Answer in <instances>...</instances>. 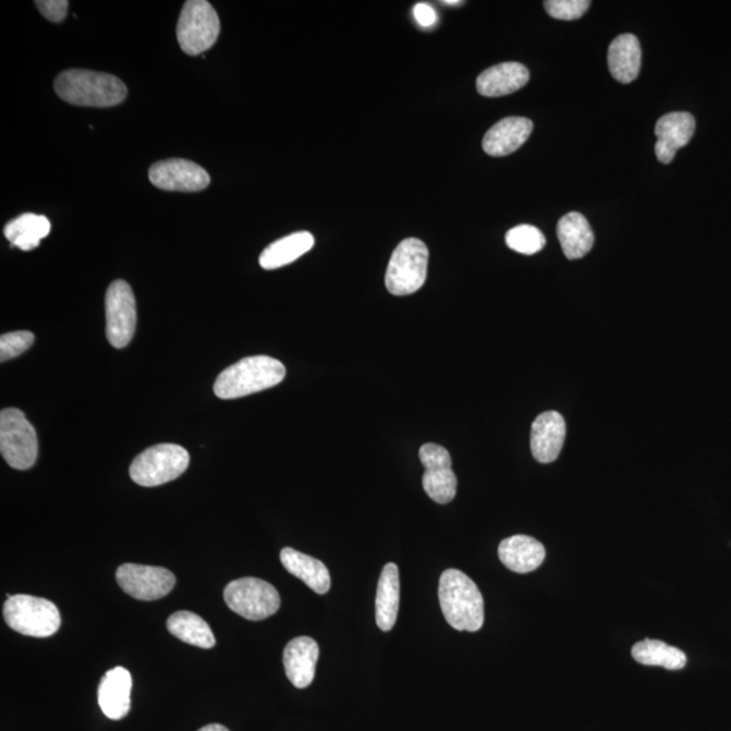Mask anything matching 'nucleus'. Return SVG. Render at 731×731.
<instances>
[{
    "label": "nucleus",
    "mask_w": 731,
    "mask_h": 731,
    "mask_svg": "<svg viewBox=\"0 0 731 731\" xmlns=\"http://www.w3.org/2000/svg\"><path fill=\"white\" fill-rule=\"evenodd\" d=\"M529 81L527 66L515 61L501 63L485 70L477 80V92L483 97H504L521 90Z\"/></svg>",
    "instance_id": "19"
},
{
    "label": "nucleus",
    "mask_w": 731,
    "mask_h": 731,
    "mask_svg": "<svg viewBox=\"0 0 731 731\" xmlns=\"http://www.w3.org/2000/svg\"><path fill=\"white\" fill-rule=\"evenodd\" d=\"M38 11L50 22L59 24L65 20L70 3L66 0H40L36 2Z\"/></svg>",
    "instance_id": "32"
},
{
    "label": "nucleus",
    "mask_w": 731,
    "mask_h": 731,
    "mask_svg": "<svg viewBox=\"0 0 731 731\" xmlns=\"http://www.w3.org/2000/svg\"><path fill=\"white\" fill-rule=\"evenodd\" d=\"M54 92L64 102L87 108H111L127 97L125 83L119 77L88 70L61 72Z\"/></svg>",
    "instance_id": "2"
},
{
    "label": "nucleus",
    "mask_w": 731,
    "mask_h": 731,
    "mask_svg": "<svg viewBox=\"0 0 731 731\" xmlns=\"http://www.w3.org/2000/svg\"><path fill=\"white\" fill-rule=\"evenodd\" d=\"M132 677L125 668L110 669L100 680L98 702L100 710L113 721L125 718L131 710Z\"/></svg>",
    "instance_id": "18"
},
{
    "label": "nucleus",
    "mask_w": 731,
    "mask_h": 731,
    "mask_svg": "<svg viewBox=\"0 0 731 731\" xmlns=\"http://www.w3.org/2000/svg\"><path fill=\"white\" fill-rule=\"evenodd\" d=\"M287 377L281 362L266 355L248 356L229 366L217 377L215 394L221 400L245 398L275 388Z\"/></svg>",
    "instance_id": "3"
},
{
    "label": "nucleus",
    "mask_w": 731,
    "mask_h": 731,
    "mask_svg": "<svg viewBox=\"0 0 731 731\" xmlns=\"http://www.w3.org/2000/svg\"><path fill=\"white\" fill-rule=\"evenodd\" d=\"M35 343V334L29 331H16L2 334L0 338V361L16 358Z\"/></svg>",
    "instance_id": "30"
},
{
    "label": "nucleus",
    "mask_w": 731,
    "mask_h": 731,
    "mask_svg": "<svg viewBox=\"0 0 731 731\" xmlns=\"http://www.w3.org/2000/svg\"><path fill=\"white\" fill-rule=\"evenodd\" d=\"M589 5V0H548L545 2V9L551 19L562 21L582 19Z\"/></svg>",
    "instance_id": "31"
},
{
    "label": "nucleus",
    "mask_w": 731,
    "mask_h": 731,
    "mask_svg": "<svg viewBox=\"0 0 731 731\" xmlns=\"http://www.w3.org/2000/svg\"><path fill=\"white\" fill-rule=\"evenodd\" d=\"M635 661L647 667H662L669 671H679L686 663L684 653L662 641L645 639L633 646Z\"/></svg>",
    "instance_id": "28"
},
{
    "label": "nucleus",
    "mask_w": 731,
    "mask_h": 731,
    "mask_svg": "<svg viewBox=\"0 0 731 731\" xmlns=\"http://www.w3.org/2000/svg\"><path fill=\"white\" fill-rule=\"evenodd\" d=\"M106 337L114 349H124L135 337L136 299L130 283L114 281L106 293Z\"/></svg>",
    "instance_id": "10"
},
{
    "label": "nucleus",
    "mask_w": 731,
    "mask_h": 731,
    "mask_svg": "<svg viewBox=\"0 0 731 731\" xmlns=\"http://www.w3.org/2000/svg\"><path fill=\"white\" fill-rule=\"evenodd\" d=\"M221 24L214 5L206 0H188L184 3L176 26L178 42L183 52L198 56L215 46L220 36Z\"/></svg>",
    "instance_id": "7"
},
{
    "label": "nucleus",
    "mask_w": 731,
    "mask_h": 731,
    "mask_svg": "<svg viewBox=\"0 0 731 731\" xmlns=\"http://www.w3.org/2000/svg\"><path fill=\"white\" fill-rule=\"evenodd\" d=\"M443 4H461V0H443Z\"/></svg>",
    "instance_id": "35"
},
{
    "label": "nucleus",
    "mask_w": 731,
    "mask_h": 731,
    "mask_svg": "<svg viewBox=\"0 0 731 731\" xmlns=\"http://www.w3.org/2000/svg\"><path fill=\"white\" fill-rule=\"evenodd\" d=\"M224 600L237 616L248 621H264L278 612L281 597L278 590L265 580L244 577L229 583L224 590Z\"/></svg>",
    "instance_id": "9"
},
{
    "label": "nucleus",
    "mask_w": 731,
    "mask_h": 731,
    "mask_svg": "<svg viewBox=\"0 0 731 731\" xmlns=\"http://www.w3.org/2000/svg\"><path fill=\"white\" fill-rule=\"evenodd\" d=\"M439 601L446 621L458 632L476 633L484 626V597L473 580L448 569L439 580Z\"/></svg>",
    "instance_id": "1"
},
{
    "label": "nucleus",
    "mask_w": 731,
    "mask_h": 731,
    "mask_svg": "<svg viewBox=\"0 0 731 731\" xmlns=\"http://www.w3.org/2000/svg\"><path fill=\"white\" fill-rule=\"evenodd\" d=\"M563 254L569 260L584 258L593 249L595 234L589 222L577 211H571L562 217L557 227Z\"/></svg>",
    "instance_id": "21"
},
{
    "label": "nucleus",
    "mask_w": 731,
    "mask_h": 731,
    "mask_svg": "<svg viewBox=\"0 0 731 731\" xmlns=\"http://www.w3.org/2000/svg\"><path fill=\"white\" fill-rule=\"evenodd\" d=\"M413 15H415L417 24L423 27H431L437 24V13H435V10L429 4H416L415 9H413Z\"/></svg>",
    "instance_id": "33"
},
{
    "label": "nucleus",
    "mask_w": 731,
    "mask_h": 731,
    "mask_svg": "<svg viewBox=\"0 0 731 731\" xmlns=\"http://www.w3.org/2000/svg\"><path fill=\"white\" fill-rule=\"evenodd\" d=\"M3 616L9 628L27 637H52L61 624L59 608L52 601L31 595L8 597Z\"/></svg>",
    "instance_id": "4"
},
{
    "label": "nucleus",
    "mask_w": 731,
    "mask_h": 731,
    "mask_svg": "<svg viewBox=\"0 0 731 731\" xmlns=\"http://www.w3.org/2000/svg\"><path fill=\"white\" fill-rule=\"evenodd\" d=\"M281 562L290 574L299 577L317 595H326L331 588L328 569L316 558L292 548H284L281 551Z\"/></svg>",
    "instance_id": "22"
},
{
    "label": "nucleus",
    "mask_w": 731,
    "mask_h": 731,
    "mask_svg": "<svg viewBox=\"0 0 731 731\" xmlns=\"http://www.w3.org/2000/svg\"><path fill=\"white\" fill-rule=\"evenodd\" d=\"M188 451L180 444H156L144 450L132 462L130 474L139 487H159L174 482L187 471Z\"/></svg>",
    "instance_id": "5"
},
{
    "label": "nucleus",
    "mask_w": 731,
    "mask_h": 731,
    "mask_svg": "<svg viewBox=\"0 0 731 731\" xmlns=\"http://www.w3.org/2000/svg\"><path fill=\"white\" fill-rule=\"evenodd\" d=\"M545 546L527 535H513L499 546V558L504 566L515 573H532L543 565Z\"/></svg>",
    "instance_id": "20"
},
{
    "label": "nucleus",
    "mask_w": 731,
    "mask_h": 731,
    "mask_svg": "<svg viewBox=\"0 0 731 731\" xmlns=\"http://www.w3.org/2000/svg\"><path fill=\"white\" fill-rule=\"evenodd\" d=\"M0 453L16 471H27L38 456V439L35 427L25 413L16 409L0 413Z\"/></svg>",
    "instance_id": "8"
},
{
    "label": "nucleus",
    "mask_w": 731,
    "mask_h": 731,
    "mask_svg": "<svg viewBox=\"0 0 731 731\" xmlns=\"http://www.w3.org/2000/svg\"><path fill=\"white\" fill-rule=\"evenodd\" d=\"M508 247L515 253L534 255L543 251L546 245L544 233L533 226H519L505 234Z\"/></svg>",
    "instance_id": "29"
},
{
    "label": "nucleus",
    "mask_w": 731,
    "mask_h": 731,
    "mask_svg": "<svg viewBox=\"0 0 731 731\" xmlns=\"http://www.w3.org/2000/svg\"><path fill=\"white\" fill-rule=\"evenodd\" d=\"M198 731H229L226 727H222V724L219 723H211V724H206L203 729H199Z\"/></svg>",
    "instance_id": "34"
},
{
    "label": "nucleus",
    "mask_w": 731,
    "mask_h": 731,
    "mask_svg": "<svg viewBox=\"0 0 731 731\" xmlns=\"http://www.w3.org/2000/svg\"><path fill=\"white\" fill-rule=\"evenodd\" d=\"M50 221L46 216L25 214L11 220L4 227V236L14 247L32 251L40 245L50 232Z\"/></svg>",
    "instance_id": "26"
},
{
    "label": "nucleus",
    "mask_w": 731,
    "mask_h": 731,
    "mask_svg": "<svg viewBox=\"0 0 731 731\" xmlns=\"http://www.w3.org/2000/svg\"><path fill=\"white\" fill-rule=\"evenodd\" d=\"M533 121L524 117H508L495 124L483 139L485 154L501 158L515 153L533 133Z\"/></svg>",
    "instance_id": "17"
},
{
    "label": "nucleus",
    "mask_w": 731,
    "mask_h": 731,
    "mask_svg": "<svg viewBox=\"0 0 731 731\" xmlns=\"http://www.w3.org/2000/svg\"><path fill=\"white\" fill-rule=\"evenodd\" d=\"M149 181L166 192L195 193L210 184V176L203 167L186 159L161 160L150 166Z\"/></svg>",
    "instance_id": "13"
},
{
    "label": "nucleus",
    "mask_w": 731,
    "mask_h": 731,
    "mask_svg": "<svg viewBox=\"0 0 731 731\" xmlns=\"http://www.w3.org/2000/svg\"><path fill=\"white\" fill-rule=\"evenodd\" d=\"M167 629L174 637L188 645L203 647V649H211L216 645L215 634L209 624L197 613L188 611L172 613L167 621Z\"/></svg>",
    "instance_id": "27"
},
{
    "label": "nucleus",
    "mask_w": 731,
    "mask_h": 731,
    "mask_svg": "<svg viewBox=\"0 0 731 731\" xmlns=\"http://www.w3.org/2000/svg\"><path fill=\"white\" fill-rule=\"evenodd\" d=\"M400 606V574L395 563H387L379 577L376 599V618L382 632H390L398 621Z\"/></svg>",
    "instance_id": "24"
},
{
    "label": "nucleus",
    "mask_w": 731,
    "mask_h": 731,
    "mask_svg": "<svg viewBox=\"0 0 731 731\" xmlns=\"http://www.w3.org/2000/svg\"><path fill=\"white\" fill-rule=\"evenodd\" d=\"M696 122L694 115L678 111L662 115L656 125V156L663 165L672 163L680 148L694 137Z\"/></svg>",
    "instance_id": "14"
},
{
    "label": "nucleus",
    "mask_w": 731,
    "mask_h": 731,
    "mask_svg": "<svg viewBox=\"0 0 731 731\" xmlns=\"http://www.w3.org/2000/svg\"><path fill=\"white\" fill-rule=\"evenodd\" d=\"M319 656V645L310 637L294 638L284 647V672L295 689H306L314 682Z\"/></svg>",
    "instance_id": "16"
},
{
    "label": "nucleus",
    "mask_w": 731,
    "mask_h": 731,
    "mask_svg": "<svg viewBox=\"0 0 731 731\" xmlns=\"http://www.w3.org/2000/svg\"><path fill=\"white\" fill-rule=\"evenodd\" d=\"M641 46L634 35H622L608 49V66L613 80L629 85L637 80L641 71Z\"/></svg>",
    "instance_id": "23"
},
{
    "label": "nucleus",
    "mask_w": 731,
    "mask_h": 731,
    "mask_svg": "<svg viewBox=\"0 0 731 731\" xmlns=\"http://www.w3.org/2000/svg\"><path fill=\"white\" fill-rule=\"evenodd\" d=\"M117 583L127 595L137 600L153 601L169 595L176 578L169 569L124 563L115 573Z\"/></svg>",
    "instance_id": "11"
},
{
    "label": "nucleus",
    "mask_w": 731,
    "mask_h": 731,
    "mask_svg": "<svg viewBox=\"0 0 731 731\" xmlns=\"http://www.w3.org/2000/svg\"><path fill=\"white\" fill-rule=\"evenodd\" d=\"M566 424L561 413L549 411L543 413L533 423L532 451L535 460L551 463L561 454L565 442Z\"/></svg>",
    "instance_id": "15"
},
{
    "label": "nucleus",
    "mask_w": 731,
    "mask_h": 731,
    "mask_svg": "<svg viewBox=\"0 0 731 731\" xmlns=\"http://www.w3.org/2000/svg\"><path fill=\"white\" fill-rule=\"evenodd\" d=\"M315 245L314 234L295 232L277 240L261 253L259 264L265 270L281 269L309 253Z\"/></svg>",
    "instance_id": "25"
},
{
    "label": "nucleus",
    "mask_w": 731,
    "mask_h": 731,
    "mask_svg": "<svg viewBox=\"0 0 731 731\" xmlns=\"http://www.w3.org/2000/svg\"><path fill=\"white\" fill-rule=\"evenodd\" d=\"M421 461L426 467L423 476V488L435 503L448 504L456 495V476L453 472V461L443 446L427 443L422 446Z\"/></svg>",
    "instance_id": "12"
},
{
    "label": "nucleus",
    "mask_w": 731,
    "mask_h": 731,
    "mask_svg": "<svg viewBox=\"0 0 731 731\" xmlns=\"http://www.w3.org/2000/svg\"><path fill=\"white\" fill-rule=\"evenodd\" d=\"M428 248L422 240L411 237L401 242L389 260L385 284L393 295L416 293L426 283Z\"/></svg>",
    "instance_id": "6"
}]
</instances>
